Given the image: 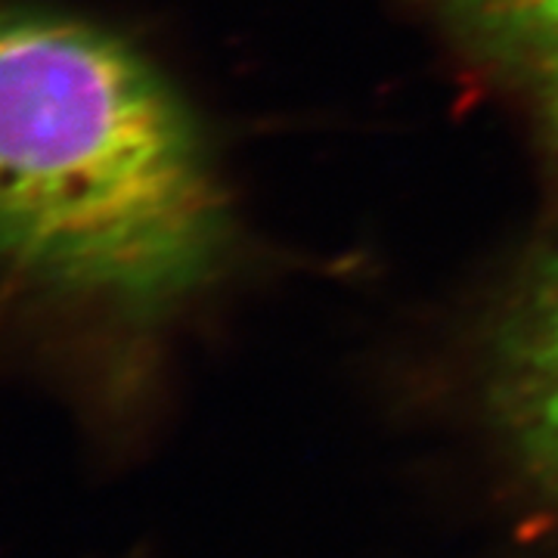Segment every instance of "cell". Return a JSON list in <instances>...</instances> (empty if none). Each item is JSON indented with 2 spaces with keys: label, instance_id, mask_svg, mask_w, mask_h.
Here are the masks:
<instances>
[{
  "label": "cell",
  "instance_id": "6da1fadb",
  "mask_svg": "<svg viewBox=\"0 0 558 558\" xmlns=\"http://www.w3.org/2000/svg\"><path fill=\"white\" fill-rule=\"evenodd\" d=\"M223 236L199 131L159 69L94 22L0 7V277L159 311Z\"/></svg>",
  "mask_w": 558,
  "mask_h": 558
},
{
  "label": "cell",
  "instance_id": "7a4b0ae2",
  "mask_svg": "<svg viewBox=\"0 0 558 558\" xmlns=\"http://www.w3.org/2000/svg\"><path fill=\"white\" fill-rule=\"evenodd\" d=\"M558 143V0H447Z\"/></svg>",
  "mask_w": 558,
  "mask_h": 558
},
{
  "label": "cell",
  "instance_id": "3957f363",
  "mask_svg": "<svg viewBox=\"0 0 558 558\" xmlns=\"http://www.w3.org/2000/svg\"><path fill=\"white\" fill-rule=\"evenodd\" d=\"M519 400L534 447L558 472V267L546 279L521 341Z\"/></svg>",
  "mask_w": 558,
  "mask_h": 558
}]
</instances>
